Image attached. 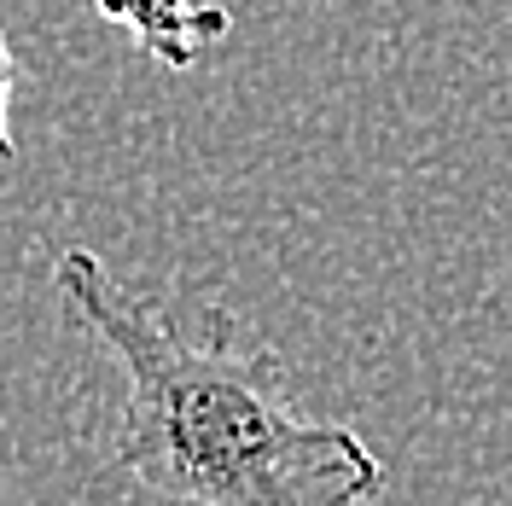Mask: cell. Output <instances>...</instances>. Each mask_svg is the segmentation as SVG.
Here are the masks:
<instances>
[{
	"label": "cell",
	"instance_id": "cell-1",
	"mask_svg": "<svg viewBox=\"0 0 512 506\" xmlns=\"http://www.w3.org/2000/svg\"><path fill=\"white\" fill-rule=\"evenodd\" d=\"M59 303L123 367L117 466L169 506H367L384 460L350 425L291 408L280 355L239 338L227 309L181 332L88 245L53 262Z\"/></svg>",
	"mask_w": 512,
	"mask_h": 506
},
{
	"label": "cell",
	"instance_id": "cell-2",
	"mask_svg": "<svg viewBox=\"0 0 512 506\" xmlns=\"http://www.w3.org/2000/svg\"><path fill=\"white\" fill-rule=\"evenodd\" d=\"M94 12L163 70H192L233 30L227 6H210V0H94Z\"/></svg>",
	"mask_w": 512,
	"mask_h": 506
},
{
	"label": "cell",
	"instance_id": "cell-3",
	"mask_svg": "<svg viewBox=\"0 0 512 506\" xmlns=\"http://www.w3.org/2000/svg\"><path fill=\"white\" fill-rule=\"evenodd\" d=\"M12 88H18V59L0 35V169L18 163V140H12Z\"/></svg>",
	"mask_w": 512,
	"mask_h": 506
}]
</instances>
